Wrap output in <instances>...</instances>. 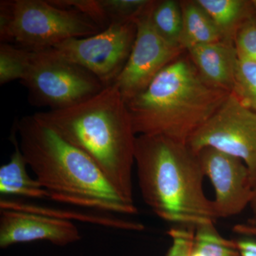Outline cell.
Here are the masks:
<instances>
[{
  "instance_id": "cell-1",
  "label": "cell",
  "mask_w": 256,
  "mask_h": 256,
  "mask_svg": "<svg viewBox=\"0 0 256 256\" xmlns=\"http://www.w3.org/2000/svg\"><path fill=\"white\" fill-rule=\"evenodd\" d=\"M15 126L28 168L50 200L111 214H138L134 204L119 194L88 156L34 114L22 118Z\"/></svg>"
},
{
  "instance_id": "cell-2",
  "label": "cell",
  "mask_w": 256,
  "mask_h": 256,
  "mask_svg": "<svg viewBox=\"0 0 256 256\" xmlns=\"http://www.w3.org/2000/svg\"><path fill=\"white\" fill-rule=\"evenodd\" d=\"M34 116L88 156L119 194L134 204L132 172L137 134L116 84L73 107Z\"/></svg>"
},
{
  "instance_id": "cell-3",
  "label": "cell",
  "mask_w": 256,
  "mask_h": 256,
  "mask_svg": "<svg viewBox=\"0 0 256 256\" xmlns=\"http://www.w3.org/2000/svg\"><path fill=\"white\" fill-rule=\"evenodd\" d=\"M134 163L143 200L158 217L182 226L215 224L218 217L204 191L200 158L188 144L138 136Z\"/></svg>"
},
{
  "instance_id": "cell-4",
  "label": "cell",
  "mask_w": 256,
  "mask_h": 256,
  "mask_svg": "<svg viewBox=\"0 0 256 256\" xmlns=\"http://www.w3.org/2000/svg\"><path fill=\"white\" fill-rule=\"evenodd\" d=\"M230 94L207 82L182 54L126 102L137 136H161L186 144Z\"/></svg>"
},
{
  "instance_id": "cell-5",
  "label": "cell",
  "mask_w": 256,
  "mask_h": 256,
  "mask_svg": "<svg viewBox=\"0 0 256 256\" xmlns=\"http://www.w3.org/2000/svg\"><path fill=\"white\" fill-rule=\"evenodd\" d=\"M102 31L86 15L50 0H2L0 40L31 50H48L70 38Z\"/></svg>"
},
{
  "instance_id": "cell-6",
  "label": "cell",
  "mask_w": 256,
  "mask_h": 256,
  "mask_svg": "<svg viewBox=\"0 0 256 256\" xmlns=\"http://www.w3.org/2000/svg\"><path fill=\"white\" fill-rule=\"evenodd\" d=\"M20 82L28 88L30 104L48 110L78 105L106 88L86 69L50 50H31L30 63Z\"/></svg>"
},
{
  "instance_id": "cell-7",
  "label": "cell",
  "mask_w": 256,
  "mask_h": 256,
  "mask_svg": "<svg viewBox=\"0 0 256 256\" xmlns=\"http://www.w3.org/2000/svg\"><path fill=\"white\" fill-rule=\"evenodd\" d=\"M136 35L134 20L120 22L92 36L70 38L48 50L86 69L106 87L114 84L127 63Z\"/></svg>"
},
{
  "instance_id": "cell-8",
  "label": "cell",
  "mask_w": 256,
  "mask_h": 256,
  "mask_svg": "<svg viewBox=\"0 0 256 256\" xmlns=\"http://www.w3.org/2000/svg\"><path fill=\"white\" fill-rule=\"evenodd\" d=\"M186 144L196 154L210 146L242 160L255 186L256 112L244 106L232 92Z\"/></svg>"
},
{
  "instance_id": "cell-9",
  "label": "cell",
  "mask_w": 256,
  "mask_h": 256,
  "mask_svg": "<svg viewBox=\"0 0 256 256\" xmlns=\"http://www.w3.org/2000/svg\"><path fill=\"white\" fill-rule=\"evenodd\" d=\"M152 2L134 18L136 35L132 50L114 82L126 101L142 92L163 68L185 52L165 40L154 28L150 18Z\"/></svg>"
},
{
  "instance_id": "cell-10",
  "label": "cell",
  "mask_w": 256,
  "mask_h": 256,
  "mask_svg": "<svg viewBox=\"0 0 256 256\" xmlns=\"http://www.w3.org/2000/svg\"><path fill=\"white\" fill-rule=\"evenodd\" d=\"M197 154L204 174L215 188L213 202L218 218L239 214L250 204L254 192L246 165L239 158L210 146Z\"/></svg>"
},
{
  "instance_id": "cell-11",
  "label": "cell",
  "mask_w": 256,
  "mask_h": 256,
  "mask_svg": "<svg viewBox=\"0 0 256 256\" xmlns=\"http://www.w3.org/2000/svg\"><path fill=\"white\" fill-rule=\"evenodd\" d=\"M82 238L73 222L16 210H0V248L45 240L65 246Z\"/></svg>"
},
{
  "instance_id": "cell-12",
  "label": "cell",
  "mask_w": 256,
  "mask_h": 256,
  "mask_svg": "<svg viewBox=\"0 0 256 256\" xmlns=\"http://www.w3.org/2000/svg\"><path fill=\"white\" fill-rule=\"evenodd\" d=\"M188 52L192 63L207 82L233 92L238 60L234 42L222 40L194 47Z\"/></svg>"
},
{
  "instance_id": "cell-13",
  "label": "cell",
  "mask_w": 256,
  "mask_h": 256,
  "mask_svg": "<svg viewBox=\"0 0 256 256\" xmlns=\"http://www.w3.org/2000/svg\"><path fill=\"white\" fill-rule=\"evenodd\" d=\"M0 210H22L45 215L66 222L77 220L117 230L141 232L144 229V226L142 224L124 220L111 214L94 210H80L78 208L74 210L73 208L68 210L60 207L46 206L28 200L15 197L1 196Z\"/></svg>"
},
{
  "instance_id": "cell-14",
  "label": "cell",
  "mask_w": 256,
  "mask_h": 256,
  "mask_svg": "<svg viewBox=\"0 0 256 256\" xmlns=\"http://www.w3.org/2000/svg\"><path fill=\"white\" fill-rule=\"evenodd\" d=\"M14 124L11 140L14 152L10 161L0 168V194L2 196L15 197L24 200H50V194L36 178H32L28 172V162L18 139Z\"/></svg>"
},
{
  "instance_id": "cell-15",
  "label": "cell",
  "mask_w": 256,
  "mask_h": 256,
  "mask_svg": "<svg viewBox=\"0 0 256 256\" xmlns=\"http://www.w3.org/2000/svg\"><path fill=\"white\" fill-rule=\"evenodd\" d=\"M180 4L183 23L180 45L185 52L223 40L213 20L196 1L182 2Z\"/></svg>"
},
{
  "instance_id": "cell-16",
  "label": "cell",
  "mask_w": 256,
  "mask_h": 256,
  "mask_svg": "<svg viewBox=\"0 0 256 256\" xmlns=\"http://www.w3.org/2000/svg\"><path fill=\"white\" fill-rule=\"evenodd\" d=\"M218 28L224 41L234 42L240 26L250 18L249 4L244 0H196Z\"/></svg>"
},
{
  "instance_id": "cell-17",
  "label": "cell",
  "mask_w": 256,
  "mask_h": 256,
  "mask_svg": "<svg viewBox=\"0 0 256 256\" xmlns=\"http://www.w3.org/2000/svg\"><path fill=\"white\" fill-rule=\"evenodd\" d=\"M150 18L156 32L166 41L180 45L182 30V11L181 4L174 0L153 1Z\"/></svg>"
},
{
  "instance_id": "cell-18",
  "label": "cell",
  "mask_w": 256,
  "mask_h": 256,
  "mask_svg": "<svg viewBox=\"0 0 256 256\" xmlns=\"http://www.w3.org/2000/svg\"><path fill=\"white\" fill-rule=\"evenodd\" d=\"M193 248L202 256H240L237 242L222 237L214 224L196 227Z\"/></svg>"
},
{
  "instance_id": "cell-19",
  "label": "cell",
  "mask_w": 256,
  "mask_h": 256,
  "mask_svg": "<svg viewBox=\"0 0 256 256\" xmlns=\"http://www.w3.org/2000/svg\"><path fill=\"white\" fill-rule=\"evenodd\" d=\"M31 50L1 42L0 44V85L21 80L30 63Z\"/></svg>"
},
{
  "instance_id": "cell-20",
  "label": "cell",
  "mask_w": 256,
  "mask_h": 256,
  "mask_svg": "<svg viewBox=\"0 0 256 256\" xmlns=\"http://www.w3.org/2000/svg\"><path fill=\"white\" fill-rule=\"evenodd\" d=\"M232 94L256 112V62L238 57Z\"/></svg>"
},
{
  "instance_id": "cell-21",
  "label": "cell",
  "mask_w": 256,
  "mask_h": 256,
  "mask_svg": "<svg viewBox=\"0 0 256 256\" xmlns=\"http://www.w3.org/2000/svg\"><path fill=\"white\" fill-rule=\"evenodd\" d=\"M234 45L239 58L256 62V18H249L239 28Z\"/></svg>"
},
{
  "instance_id": "cell-22",
  "label": "cell",
  "mask_w": 256,
  "mask_h": 256,
  "mask_svg": "<svg viewBox=\"0 0 256 256\" xmlns=\"http://www.w3.org/2000/svg\"><path fill=\"white\" fill-rule=\"evenodd\" d=\"M195 228L182 226L168 230L172 244L166 256H190L194 244Z\"/></svg>"
},
{
  "instance_id": "cell-23",
  "label": "cell",
  "mask_w": 256,
  "mask_h": 256,
  "mask_svg": "<svg viewBox=\"0 0 256 256\" xmlns=\"http://www.w3.org/2000/svg\"><path fill=\"white\" fill-rule=\"evenodd\" d=\"M233 232L246 236L256 237V214L246 222L234 226Z\"/></svg>"
},
{
  "instance_id": "cell-24",
  "label": "cell",
  "mask_w": 256,
  "mask_h": 256,
  "mask_svg": "<svg viewBox=\"0 0 256 256\" xmlns=\"http://www.w3.org/2000/svg\"><path fill=\"white\" fill-rule=\"evenodd\" d=\"M240 256H256V242L252 239L237 242Z\"/></svg>"
},
{
  "instance_id": "cell-25",
  "label": "cell",
  "mask_w": 256,
  "mask_h": 256,
  "mask_svg": "<svg viewBox=\"0 0 256 256\" xmlns=\"http://www.w3.org/2000/svg\"><path fill=\"white\" fill-rule=\"evenodd\" d=\"M252 206V210H254V214H256V184L254 188V192H252V202L250 204Z\"/></svg>"
},
{
  "instance_id": "cell-26",
  "label": "cell",
  "mask_w": 256,
  "mask_h": 256,
  "mask_svg": "<svg viewBox=\"0 0 256 256\" xmlns=\"http://www.w3.org/2000/svg\"><path fill=\"white\" fill-rule=\"evenodd\" d=\"M190 256H202V254H200V252H196V250H194V249L193 248V250H192V252Z\"/></svg>"
},
{
  "instance_id": "cell-27",
  "label": "cell",
  "mask_w": 256,
  "mask_h": 256,
  "mask_svg": "<svg viewBox=\"0 0 256 256\" xmlns=\"http://www.w3.org/2000/svg\"><path fill=\"white\" fill-rule=\"evenodd\" d=\"M252 5L256 10V0L252 2Z\"/></svg>"
}]
</instances>
